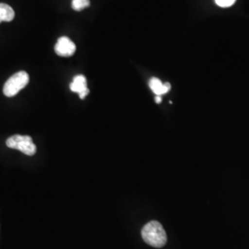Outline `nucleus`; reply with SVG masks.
<instances>
[{
	"mask_svg": "<svg viewBox=\"0 0 249 249\" xmlns=\"http://www.w3.org/2000/svg\"><path fill=\"white\" fill-rule=\"evenodd\" d=\"M236 0H215L216 4L221 8H229L235 3Z\"/></svg>",
	"mask_w": 249,
	"mask_h": 249,
	"instance_id": "nucleus-9",
	"label": "nucleus"
},
{
	"mask_svg": "<svg viewBox=\"0 0 249 249\" xmlns=\"http://www.w3.org/2000/svg\"><path fill=\"white\" fill-rule=\"evenodd\" d=\"M155 102H156L157 104H160V102H161V97L159 96V95H156V97H155Z\"/></svg>",
	"mask_w": 249,
	"mask_h": 249,
	"instance_id": "nucleus-10",
	"label": "nucleus"
},
{
	"mask_svg": "<svg viewBox=\"0 0 249 249\" xmlns=\"http://www.w3.org/2000/svg\"><path fill=\"white\" fill-rule=\"evenodd\" d=\"M72 9L76 11H81L89 6V0H72Z\"/></svg>",
	"mask_w": 249,
	"mask_h": 249,
	"instance_id": "nucleus-8",
	"label": "nucleus"
},
{
	"mask_svg": "<svg viewBox=\"0 0 249 249\" xmlns=\"http://www.w3.org/2000/svg\"><path fill=\"white\" fill-rule=\"evenodd\" d=\"M29 75L25 71H19L12 75L9 80L6 81L3 92L7 97L15 96L20 89L26 87L29 83Z\"/></svg>",
	"mask_w": 249,
	"mask_h": 249,
	"instance_id": "nucleus-2",
	"label": "nucleus"
},
{
	"mask_svg": "<svg viewBox=\"0 0 249 249\" xmlns=\"http://www.w3.org/2000/svg\"><path fill=\"white\" fill-rule=\"evenodd\" d=\"M149 85H150V88L152 90V92L155 95H159V96L167 93L171 89V84L169 82L162 83L157 78H151L150 81H149Z\"/></svg>",
	"mask_w": 249,
	"mask_h": 249,
	"instance_id": "nucleus-6",
	"label": "nucleus"
},
{
	"mask_svg": "<svg viewBox=\"0 0 249 249\" xmlns=\"http://www.w3.org/2000/svg\"><path fill=\"white\" fill-rule=\"evenodd\" d=\"M54 52L59 56L70 57L76 52V45L69 37L62 36L57 40V42L55 44Z\"/></svg>",
	"mask_w": 249,
	"mask_h": 249,
	"instance_id": "nucleus-4",
	"label": "nucleus"
},
{
	"mask_svg": "<svg viewBox=\"0 0 249 249\" xmlns=\"http://www.w3.org/2000/svg\"><path fill=\"white\" fill-rule=\"evenodd\" d=\"M71 89L74 92L79 93L80 99H84L88 94L89 90L87 87V80L83 75L76 76L71 83Z\"/></svg>",
	"mask_w": 249,
	"mask_h": 249,
	"instance_id": "nucleus-5",
	"label": "nucleus"
},
{
	"mask_svg": "<svg viewBox=\"0 0 249 249\" xmlns=\"http://www.w3.org/2000/svg\"><path fill=\"white\" fill-rule=\"evenodd\" d=\"M6 144L10 149L18 150L28 156H33L36 153V146L29 136L14 135L7 140Z\"/></svg>",
	"mask_w": 249,
	"mask_h": 249,
	"instance_id": "nucleus-3",
	"label": "nucleus"
},
{
	"mask_svg": "<svg viewBox=\"0 0 249 249\" xmlns=\"http://www.w3.org/2000/svg\"><path fill=\"white\" fill-rule=\"evenodd\" d=\"M143 240L153 248H162L167 242V235L159 222L151 221L142 230Z\"/></svg>",
	"mask_w": 249,
	"mask_h": 249,
	"instance_id": "nucleus-1",
	"label": "nucleus"
},
{
	"mask_svg": "<svg viewBox=\"0 0 249 249\" xmlns=\"http://www.w3.org/2000/svg\"><path fill=\"white\" fill-rule=\"evenodd\" d=\"M15 18V12L13 9L4 3H0V22L7 21L9 22Z\"/></svg>",
	"mask_w": 249,
	"mask_h": 249,
	"instance_id": "nucleus-7",
	"label": "nucleus"
}]
</instances>
